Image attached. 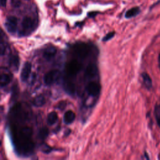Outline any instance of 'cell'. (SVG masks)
<instances>
[{"instance_id":"19","label":"cell","mask_w":160,"mask_h":160,"mask_svg":"<svg viewBox=\"0 0 160 160\" xmlns=\"http://www.w3.org/2000/svg\"><path fill=\"white\" fill-rule=\"evenodd\" d=\"M48 134V129L43 128L41 129H39L38 132V136L41 139H44Z\"/></svg>"},{"instance_id":"24","label":"cell","mask_w":160,"mask_h":160,"mask_svg":"<svg viewBox=\"0 0 160 160\" xmlns=\"http://www.w3.org/2000/svg\"><path fill=\"white\" fill-rule=\"evenodd\" d=\"M97 14L96 12H89L88 13V16H90V17H93L94 16H96V14Z\"/></svg>"},{"instance_id":"21","label":"cell","mask_w":160,"mask_h":160,"mask_svg":"<svg viewBox=\"0 0 160 160\" xmlns=\"http://www.w3.org/2000/svg\"><path fill=\"white\" fill-rule=\"evenodd\" d=\"M114 34H115V32H114V31L110 32L108 33V34L102 38V41H107L110 40L111 39H112V38L114 37Z\"/></svg>"},{"instance_id":"14","label":"cell","mask_w":160,"mask_h":160,"mask_svg":"<svg viewBox=\"0 0 160 160\" xmlns=\"http://www.w3.org/2000/svg\"><path fill=\"white\" fill-rule=\"evenodd\" d=\"M58 121V114L55 111L51 112L47 117V122L49 125L52 126Z\"/></svg>"},{"instance_id":"23","label":"cell","mask_w":160,"mask_h":160,"mask_svg":"<svg viewBox=\"0 0 160 160\" xmlns=\"http://www.w3.org/2000/svg\"><path fill=\"white\" fill-rule=\"evenodd\" d=\"M7 0H1V5L2 7H5L6 5Z\"/></svg>"},{"instance_id":"16","label":"cell","mask_w":160,"mask_h":160,"mask_svg":"<svg viewBox=\"0 0 160 160\" xmlns=\"http://www.w3.org/2000/svg\"><path fill=\"white\" fill-rule=\"evenodd\" d=\"M64 89L69 94H74L75 92V85L71 82H66L64 84Z\"/></svg>"},{"instance_id":"1","label":"cell","mask_w":160,"mask_h":160,"mask_svg":"<svg viewBox=\"0 0 160 160\" xmlns=\"http://www.w3.org/2000/svg\"><path fill=\"white\" fill-rule=\"evenodd\" d=\"M61 76L60 72L58 70H51L48 72L43 78L44 82L48 86L52 85L56 82Z\"/></svg>"},{"instance_id":"9","label":"cell","mask_w":160,"mask_h":160,"mask_svg":"<svg viewBox=\"0 0 160 160\" xmlns=\"http://www.w3.org/2000/svg\"><path fill=\"white\" fill-rule=\"evenodd\" d=\"M141 77L142 78L143 83L146 88L148 90L151 89L152 87V82L149 75L146 72H142L141 74Z\"/></svg>"},{"instance_id":"4","label":"cell","mask_w":160,"mask_h":160,"mask_svg":"<svg viewBox=\"0 0 160 160\" xmlns=\"http://www.w3.org/2000/svg\"><path fill=\"white\" fill-rule=\"evenodd\" d=\"M34 25V20L31 17H24L21 22V28L22 32L24 34H25V32H29L30 31L33 29Z\"/></svg>"},{"instance_id":"17","label":"cell","mask_w":160,"mask_h":160,"mask_svg":"<svg viewBox=\"0 0 160 160\" xmlns=\"http://www.w3.org/2000/svg\"><path fill=\"white\" fill-rule=\"evenodd\" d=\"M154 114V116H155V119L156 120L157 124L160 128V105L156 104L155 106Z\"/></svg>"},{"instance_id":"3","label":"cell","mask_w":160,"mask_h":160,"mask_svg":"<svg viewBox=\"0 0 160 160\" xmlns=\"http://www.w3.org/2000/svg\"><path fill=\"white\" fill-rule=\"evenodd\" d=\"M66 72L70 76H74L81 69V64L76 61L69 62L66 66Z\"/></svg>"},{"instance_id":"12","label":"cell","mask_w":160,"mask_h":160,"mask_svg":"<svg viewBox=\"0 0 160 160\" xmlns=\"http://www.w3.org/2000/svg\"><path fill=\"white\" fill-rule=\"evenodd\" d=\"M140 12V8L138 6L132 8L128 10L125 13V18H131L139 14Z\"/></svg>"},{"instance_id":"10","label":"cell","mask_w":160,"mask_h":160,"mask_svg":"<svg viewBox=\"0 0 160 160\" xmlns=\"http://www.w3.org/2000/svg\"><path fill=\"white\" fill-rule=\"evenodd\" d=\"M75 118H76V115L73 111L71 110L68 111L64 113V122L67 124H71L74 121Z\"/></svg>"},{"instance_id":"11","label":"cell","mask_w":160,"mask_h":160,"mask_svg":"<svg viewBox=\"0 0 160 160\" xmlns=\"http://www.w3.org/2000/svg\"><path fill=\"white\" fill-rule=\"evenodd\" d=\"M12 79V76L9 74L3 73L1 76V81H0V84L1 87L3 88L6 86H7Z\"/></svg>"},{"instance_id":"13","label":"cell","mask_w":160,"mask_h":160,"mask_svg":"<svg viewBox=\"0 0 160 160\" xmlns=\"http://www.w3.org/2000/svg\"><path fill=\"white\" fill-rule=\"evenodd\" d=\"M45 102H46L45 98L44 97V96H42L41 94H39V95L36 96L32 101L33 105L36 107L42 106L45 104Z\"/></svg>"},{"instance_id":"8","label":"cell","mask_w":160,"mask_h":160,"mask_svg":"<svg viewBox=\"0 0 160 160\" xmlns=\"http://www.w3.org/2000/svg\"><path fill=\"white\" fill-rule=\"evenodd\" d=\"M57 52V50L54 46H49L43 52V57L48 61L52 59Z\"/></svg>"},{"instance_id":"20","label":"cell","mask_w":160,"mask_h":160,"mask_svg":"<svg viewBox=\"0 0 160 160\" xmlns=\"http://www.w3.org/2000/svg\"><path fill=\"white\" fill-rule=\"evenodd\" d=\"M31 129L29 128H22V131H21V133L22 134L25 136V137H29L31 134Z\"/></svg>"},{"instance_id":"15","label":"cell","mask_w":160,"mask_h":160,"mask_svg":"<svg viewBox=\"0 0 160 160\" xmlns=\"http://www.w3.org/2000/svg\"><path fill=\"white\" fill-rule=\"evenodd\" d=\"M76 52H77V56H79V58H85L86 56H87L88 51L86 46L81 45L77 48Z\"/></svg>"},{"instance_id":"7","label":"cell","mask_w":160,"mask_h":160,"mask_svg":"<svg viewBox=\"0 0 160 160\" xmlns=\"http://www.w3.org/2000/svg\"><path fill=\"white\" fill-rule=\"evenodd\" d=\"M98 72V69L96 64H89L85 71V77L87 79H91L94 78Z\"/></svg>"},{"instance_id":"25","label":"cell","mask_w":160,"mask_h":160,"mask_svg":"<svg viewBox=\"0 0 160 160\" xmlns=\"http://www.w3.org/2000/svg\"><path fill=\"white\" fill-rule=\"evenodd\" d=\"M158 64H159V67L160 68V53L158 56Z\"/></svg>"},{"instance_id":"6","label":"cell","mask_w":160,"mask_h":160,"mask_svg":"<svg viewBox=\"0 0 160 160\" xmlns=\"http://www.w3.org/2000/svg\"><path fill=\"white\" fill-rule=\"evenodd\" d=\"M31 71V64L29 62H26L21 69L20 78L22 82H26L30 75Z\"/></svg>"},{"instance_id":"5","label":"cell","mask_w":160,"mask_h":160,"mask_svg":"<svg viewBox=\"0 0 160 160\" xmlns=\"http://www.w3.org/2000/svg\"><path fill=\"white\" fill-rule=\"evenodd\" d=\"M86 90L89 96H96L100 92V86L97 82H90L86 86Z\"/></svg>"},{"instance_id":"22","label":"cell","mask_w":160,"mask_h":160,"mask_svg":"<svg viewBox=\"0 0 160 160\" xmlns=\"http://www.w3.org/2000/svg\"><path fill=\"white\" fill-rule=\"evenodd\" d=\"M11 4L14 8H18L21 5L20 0H11Z\"/></svg>"},{"instance_id":"18","label":"cell","mask_w":160,"mask_h":160,"mask_svg":"<svg viewBox=\"0 0 160 160\" xmlns=\"http://www.w3.org/2000/svg\"><path fill=\"white\" fill-rule=\"evenodd\" d=\"M10 64L14 68L18 69L19 66V58L17 56H13L10 58Z\"/></svg>"},{"instance_id":"2","label":"cell","mask_w":160,"mask_h":160,"mask_svg":"<svg viewBox=\"0 0 160 160\" xmlns=\"http://www.w3.org/2000/svg\"><path fill=\"white\" fill-rule=\"evenodd\" d=\"M5 27L9 33H15L18 28V19L13 16H8L5 21Z\"/></svg>"},{"instance_id":"26","label":"cell","mask_w":160,"mask_h":160,"mask_svg":"<svg viewBox=\"0 0 160 160\" xmlns=\"http://www.w3.org/2000/svg\"><path fill=\"white\" fill-rule=\"evenodd\" d=\"M144 154H145V156H146V159H149V157H148V154H146V152H144Z\"/></svg>"}]
</instances>
